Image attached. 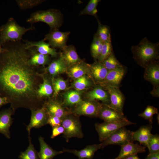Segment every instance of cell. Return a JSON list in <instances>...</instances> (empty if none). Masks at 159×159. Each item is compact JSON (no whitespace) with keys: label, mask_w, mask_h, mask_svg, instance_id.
Here are the masks:
<instances>
[{"label":"cell","mask_w":159,"mask_h":159,"mask_svg":"<svg viewBox=\"0 0 159 159\" xmlns=\"http://www.w3.org/2000/svg\"><path fill=\"white\" fill-rule=\"evenodd\" d=\"M64 102L67 105H77L82 101L80 93L77 91L71 90L64 95Z\"/></svg>","instance_id":"29"},{"label":"cell","mask_w":159,"mask_h":159,"mask_svg":"<svg viewBox=\"0 0 159 159\" xmlns=\"http://www.w3.org/2000/svg\"><path fill=\"white\" fill-rule=\"evenodd\" d=\"M4 50V48L3 47H2L0 46V55L1 53Z\"/></svg>","instance_id":"47"},{"label":"cell","mask_w":159,"mask_h":159,"mask_svg":"<svg viewBox=\"0 0 159 159\" xmlns=\"http://www.w3.org/2000/svg\"><path fill=\"white\" fill-rule=\"evenodd\" d=\"M146 147L149 153H159V136L158 134H152Z\"/></svg>","instance_id":"37"},{"label":"cell","mask_w":159,"mask_h":159,"mask_svg":"<svg viewBox=\"0 0 159 159\" xmlns=\"http://www.w3.org/2000/svg\"><path fill=\"white\" fill-rule=\"evenodd\" d=\"M146 147L141 146L138 143H129L121 146L118 155L113 159H123L130 155L145 152Z\"/></svg>","instance_id":"18"},{"label":"cell","mask_w":159,"mask_h":159,"mask_svg":"<svg viewBox=\"0 0 159 159\" xmlns=\"http://www.w3.org/2000/svg\"><path fill=\"white\" fill-rule=\"evenodd\" d=\"M136 124L127 119L120 122H104L101 123L97 122L95 124V126L98 134L99 141L102 142L119 128Z\"/></svg>","instance_id":"6"},{"label":"cell","mask_w":159,"mask_h":159,"mask_svg":"<svg viewBox=\"0 0 159 159\" xmlns=\"http://www.w3.org/2000/svg\"><path fill=\"white\" fill-rule=\"evenodd\" d=\"M144 78L151 83L153 87L159 86V63L157 61L152 63L145 68Z\"/></svg>","instance_id":"16"},{"label":"cell","mask_w":159,"mask_h":159,"mask_svg":"<svg viewBox=\"0 0 159 159\" xmlns=\"http://www.w3.org/2000/svg\"><path fill=\"white\" fill-rule=\"evenodd\" d=\"M52 84L53 90V97H56L59 92L65 90L67 87L66 82L60 78L52 79Z\"/></svg>","instance_id":"36"},{"label":"cell","mask_w":159,"mask_h":159,"mask_svg":"<svg viewBox=\"0 0 159 159\" xmlns=\"http://www.w3.org/2000/svg\"><path fill=\"white\" fill-rule=\"evenodd\" d=\"M62 50L60 57L67 67L82 61L73 45L66 46Z\"/></svg>","instance_id":"17"},{"label":"cell","mask_w":159,"mask_h":159,"mask_svg":"<svg viewBox=\"0 0 159 159\" xmlns=\"http://www.w3.org/2000/svg\"><path fill=\"white\" fill-rule=\"evenodd\" d=\"M102 104L97 101H82L77 105L73 112L79 115L98 117Z\"/></svg>","instance_id":"10"},{"label":"cell","mask_w":159,"mask_h":159,"mask_svg":"<svg viewBox=\"0 0 159 159\" xmlns=\"http://www.w3.org/2000/svg\"><path fill=\"white\" fill-rule=\"evenodd\" d=\"M64 129L62 125L52 127V132L51 138L53 139L57 136L64 133Z\"/></svg>","instance_id":"42"},{"label":"cell","mask_w":159,"mask_h":159,"mask_svg":"<svg viewBox=\"0 0 159 159\" xmlns=\"http://www.w3.org/2000/svg\"><path fill=\"white\" fill-rule=\"evenodd\" d=\"M100 148V144L87 145L83 149L79 150L64 149L62 151L64 152L72 153L77 156L78 159H92L95 152Z\"/></svg>","instance_id":"20"},{"label":"cell","mask_w":159,"mask_h":159,"mask_svg":"<svg viewBox=\"0 0 159 159\" xmlns=\"http://www.w3.org/2000/svg\"><path fill=\"white\" fill-rule=\"evenodd\" d=\"M34 29L32 25L28 28L21 26L13 18L10 17L5 24L0 27V46L2 47L9 42H21L26 33Z\"/></svg>","instance_id":"3"},{"label":"cell","mask_w":159,"mask_h":159,"mask_svg":"<svg viewBox=\"0 0 159 159\" xmlns=\"http://www.w3.org/2000/svg\"><path fill=\"white\" fill-rule=\"evenodd\" d=\"M67 67L61 57L55 59L51 62L45 68V70L52 77V79L57 75L65 72Z\"/></svg>","instance_id":"26"},{"label":"cell","mask_w":159,"mask_h":159,"mask_svg":"<svg viewBox=\"0 0 159 159\" xmlns=\"http://www.w3.org/2000/svg\"><path fill=\"white\" fill-rule=\"evenodd\" d=\"M26 21L31 24L43 22L49 26L51 31L58 29L61 26L62 16L60 11L55 9L38 10L32 13Z\"/></svg>","instance_id":"4"},{"label":"cell","mask_w":159,"mask_h":159,"mask_svg":"<svg viewBox=\"0 0 159 159\" xmlns=\"http://www.w3.org/2000/svg\"><path fill=\"white\" fill-rule=\"evenodd\" d=\"M157 120L158 121V123H159V114L158 113V115L157 116Z\"/></svg>","instance_id":"48"},{"label":"cell","mask_w":159,"mask_h":159,"mask_svg":"<svg viewBox=\"0 0 159 159\" xmlns=\"http://www.w3.org/2000/svg\"><path fill=\"white\" fill-rule=\"evenodd\" d=\"M126 72V67L123 65L108 71L104 81L100 84L101 86L119 88Z\"/></svg>","instance_id":"12"},{"label":"cell","mask_w":159,"mask_h":159,"mask_svg":"<svg viewBox=\"0 0 159 159\" xmlns=\"http://www.w3.org/2000/svg\"><path fill=\"white\" fill-rule=\"evenodd\" d=\"M44 105L49 115L58 117L62 120L67 116V113L62 105L58 102L53 100H50Z\"/></svg>","instance_id":"22"},{"label":"cell","mask_w":159,"mask_h":159,"mask_svg":"<svg viewBox=\"0 0 159 159\" xmlns=\"http://www.w3.org/2000/svg\"><path fill=\"white\" fill-rule=\"evenodd\" d=\"M150 94L153 96L159 97V86L153 87V89L150 92Z\"/></svg>","instance_id":"43"},{"label":"cell","mask_w":159,"mask_h":159,"mask_svg":"<svg viewBox=\"0 0 159 159\" xmlns=\"http://www.w3.org/2000/svg\"><path fill=\"white\" fill-rule=\"evenodd\" d=\"M40 145V151L38 153L39 159H52L57 155L62 153V151H57L54 150L44 141L43 137L40 136L39 138Z\"/></svg>","instance_id":"24"},{"label":"cell","mask_w":159,"mask_h":159,"mask_svg":"<svg viewBox=\"0 0 159 159\" xmlns=\"http://www.w3.org/2000/svg\"><path fill=\"white\" fill-rule=\"evenodd\" d=\"M158 112L157 108L153 106L148 105L144 111L138 115L148 120L150 124H151L153 122V115L155 114H158Z\"/></svg>","instance_id":"38"},{"label":"cell","mask_w":159,"mask_h":159,"mask_svg":"<svg viewBox=\"0 0 159 159\" xmlns=\"http://www.w3.org/2000/svg\"><path fill=\"white\" fill-rule=\"evenodd\" d=\"M103 87L107 90L109 96L110 104L107 105L123 114V109L125 98L119 88L108 86H103Z\"/></svg>","instance_id":"11"},{"label":"cell","mask_w":159,"mask_h":159,"mask_svg":"<svg viewBox=\"0 0 159 159\" xmlns=\"http://www.w3.org/2000/svg\"><path fill=\"white\" fill-rule=\"evenodd\" d=\"M98 117L106 122H120L127 119L123 114L103 104H102Z\"/></svg>","instance_id":"13"},{"label":"cell","mask_w":159,"mask_h":159,"mask_svg":"<svg viewBox=\"0 0 159 159\" xmlns=\"http://www.w3.org/2000/svg\"><path fill=\"white\" fill-rule=\"evenodd\" d=\"M103 42L95 34L91 46L92 55L95 59H98L102 51Z\"/></svg>","instance_id":"32"},{"label":"cell","mask_w":159,"mask_h":159,"mask_svg":"<svg viewBox=\"0 0 159 159\" xmlns=\"http://www.w3.org/2000/svg\"><path fill=\"white\" fill-rule=\"evenodd\" d=\"M100 0H90L87 5L80 12V15L88 14L97 17V7Z\"/></svg>","instance_id":"33"},{"label":"cell","mask_w":159,"mask_h":159,"mask_svg":"<svg viewBox=\"0 0 159 159\" xmlns=\"http://www.w3.org/2000/svg\"><path fill=\"white\" fill-rule=\"evenodd\" d=\"M43 81L39 85L37 91L38 97L43 100L45 97H49L53 93L52 83L47 78L42 75Z\"/></svg>","instance_id":"28"},{"label":"cell","mask_w":159,"mask_h":159,"mask_svg":"<svg viewBox=\"0 0 159 159\" xmlns=\"http://www.w3.org/2000/svg\"><path fill=\"white\" fill-rule=\"evenodd\" d=\"M62 125L64 129L63 137L67 142L72 137L83 138L81 123L77 118L67 116L62 119Z\"/></svg>","instance_id":"7"},{"label":"cell","mask_w":159,"mask_h":159,"mask_svg":"<svg viewBox=\"0 0 159 159\" xmlns=\"http://www.w3.org/2000/svg\"><path fill=\"white\" fill-rule=\"evenodd\" d=\"M113 53L111 42H103L101 53L98 59V61L101 62Z\"/></svg>","instance_id":"39"},{"label":"cell","mask_w":159,"mask_h":159,"mask_svg":"<svg viewBox=\"0 0 159 159\" xmlns=\"http://www.w3.org/2000/svg\"><path fill=\"white\" fill-rule=\"evenodd\" d=\"M30 53L29 60L30 64L35 67L44 66L50 63V56L38 52L33 47L27 48Z\"/></svg>","instance_id":"21"},{"label":"cell","mask_w":159,"mask_h":159,"mask_svg":"<svg viewBox=\"0 0 159 159\" xmlns=\"http://www.w3.org/2000/svg\"><path fill=\"white\" fill-rule=\"evenodd\" d=\"M14 113L10 107L0 111V133L8 139L10 138L9 129L13 122L11 116Z\"/></svg>","instance_id":"15"},{"label":"cell","mask_w":159,"mask_h":159,"mask_svg":"<svg viewBox=\"0 0 159 159\" xmlns=\"http://www.w3.org/2000/svg\"><path fill=\"white\" fill-rule=\"evenodd\" d=\"M88 66L94 79L100 84L102 83L105 79L108 70L99 61Z\"/></svg>","instance_id":"25"},{"label":"cell","mask_w":159,"mask_h":159,"mask_svg":"<svg viewBox=\"0 0 159 159\" xmlns=\"http://www.w3.org/2000/svg\"><path fill=\"white\" fill-rule=\"evenodd\" d=\"M29 144L27 149L21 153L19 156L20 159H39L38 153L31 141L30 136H28Z\"/></svg>","instance_id":"31"},{"label":"cell","mask_w":159,"mask_h":159,"mask_svg":"<svg viewBox=\"0 0 159 159\" xmlns=\"http://www.w3.org/2000/svg\"><path fill=\"white\" fill-rule=\"evenodd\" d=\"M70 34L69 32H62L58 29L51 31L45 35L43 39L48 41L52 48L62 50L67 46L66 43Z\"/></svg>","instance_id":"9"},{"label":"cell","mask_w":159,"mask_h":159,"mask_svg":"<svg viewBox=\"0 0 159 159\" xmlns=\"http://www.w3.org/2000/svg\"><path fill=\"white\" fill-rule=\"evenodd\" d=\"M62 119L56 116L49 115L47 124H49L52 127L60 126L62 125Z\"/></svg>","instance_id":"41"},{"label":"cell","mask_w":159,"mask_h":159,"mask_svg":"<svg viewBox=\"0 0 159 159\" xmlns=\"http://www.w3.org/2000/svg\"><path fill=\"white\" fill-rule=\"evenodd\" d=\"M90 85V82L84 75L76 80L74 84V87L77 91H81L85 89Z\"/></svg>","instance_id":"40"},{"label":"cell","mask_w":159,"mask_h":159,"mask_svg":"<svg viewBox=\"0 0 159 159\" xmlns=\"http://www.w3.org/2000/svg\"><path fill=\"white\" fill-rule=\"evenodd\" d=\"M31 111V119L29 123L26 127L29 136H30V132L32 128H38L47 124L49 116L44 103L41 107Z\"/></svg>","instance_id":"8"},{"label":"cell","mask_w":159,"mask_h":159,"mask_svg":"<svg viewBox=\"0 0 159 159\" xmlns=\"http://www.w3.org/2000/svg\"><path fill=\"white\" fill-rule=\"evenodd\" d=\"M123 159H140L138 156L137 154H135L129 156Z\"/></svg>","instance_id":"46"},{"label":"cell","mask_w":159,"mask_h":159,"mask_svg":"<svg viewBox=\"0 0 159 159\" xmlns=\"http://www.w3.org/2000/svg\"><path fill=\"white\" fill-rule=\"evenodd\" d=\"M152 126L150 124L141 127L137 130L133 132V141H138L140 144L147 147L152 134Z\"/></svg>","instance_id":"19"},{"label":"cell","mask_w":159,"mask_h":159,"mask_svg":"<svg viewBox=\"0 0 159 159\" xmlns=\"http://www.w3.org/2000/svg\"><path fill=\"white\" fill-rule=\"evenodd\" d=\"M18 7L21 10L32 8L44 2V0H16Z\"/></svg>","instance_id":"35"},{"label":"cell","mask_w":159,"mask_h":159,"mask_svg":"<svg viewBox=\"0 0 159 159\" xmlns=\"http://www.w3.org/2000/svg\"><path fill=\"white\" fill-rule=\"evenodd\" d=\"M133 132L127 129L125 127L119 128L100 144L101 148L110 145H117L122 146L133 142Z\"/></svg>","instance_id":"5"},{"label":"cell","mask_w":159,"mask_h":159,"mask_svg":"<svg viewBox=\"0 0 159 159\" xmlns=\"http://www.w3.org/2000/svg\"><path fill=\"white\" fill-rule=\"evenodd\" d=\"M145 159H159V153L153 154L149 153Z\"/></svg>","instance_id":"44"},{"label":"cell","mask_w":159,"mask_h":159,"mask_svg":"<svg viewBox=\"0 0 159 159\" xmlns=\"http://www.w3.org/2000/svg\"><path fill=\"white\" fill-rule=\"evenodd\" d=\"M0 55V96L6 97L14 113L19 108L30 110L41 107L37 91L42 83L41 67L31 65L30 53L24 43L9 42Z\"/></svg>","instance_id":"1"},{"label":"cell","mask_w":159,"mask_h":159,"mask_svg":"<svg viewBox=\"0 0 159 159\" xmlns=\"http://www.w3.org/2000/svg\"><path fill=\"white\" fill-rule=\"evenodd\" d=\"M68 67L69 74L70 77L76 79L85 75L89 69L88 65H87L82 61Z\"/></svg>","instance_id":"27"},{"label":"cell","mask_w":159,"mask_h":159,"mask_svg":"<svg viewBox=\"0 0 159 159\" xmlns=\"http://www.w3.org/2000/svg\"><path fill=\"white\" fill-rule=\"evenodd\" d=\"M23 41L26 48L33 47L38 53L56 57L58 55L56 49L51 47L48 43H47L43 40L33 42L28 40H23Z\"/></svg>","instance_id":"14"},{"label":"cell","mask_w":159,"mask_h":159,"mask_svg":"<svg viewBox=\"0 0 159 159\" xmlns=\"http://www.w3.org/2000/svg\"><path fill=\"white\" fill-rule=\"evenodd\" d=\"M159 43H153L146 37L137 45L132 46L131 50L136 63L145 68L150 64L158 61Z\"/></svg>","instance_id":"2"},{"label":"cell","mask_w":159,"mask_h":159,"mask_svg":"<svg viewBox=\"0 0 159 159\" xmlns=\"http://www.w3.org/2000/svg\"><path fill=\"white\" fill-rule=\"evenodd\" d=\"M88 100L91 101H101L103 104L108 105L110 104V98L109 94L100 86L95 87L87 94Z\"/></svg>","instance_id":"23"},{"label":"cell","mask_w":159,"mask_h":159,"mask_svg":"<svg viewBox=\"0 0 159 159\" xmlns=\"http://www.w3.org/2000/svg\"><path fill=\"white\" fill-rule=\"evenodd\" d=\"M7 103H9V102L7 98L0 96V108L3 105Z\"/></svg>","instance_id":"45"},{"label":"cell","mask_w":159,"mask_h":159,"mask_svg":"<svg viewBox=\"0 0 159 159\" xmlns=\"http://www.w3.org/2000/svg\"><path fill=\"white\" fill-rule=\"evenodd\" d=\"M108 70H110L123 65L117 59L113 53L101 62Z\"/></svg>","instance_id":"34"},{"label":"cell","mask_w":159,"mask_h":159,"mask_svg":"<svg viewBox=\"0 0 159 159\" xmlns=\"http://www.w3.org/2000/svg\"><path fill=\"white\" fill-rule=\"evenodd\" d=\"M98 28L95 34L103 42H111L110 30L108 26L104 25L98 22Z\"/></svg>","instance_id":"30"}]
</instances>
